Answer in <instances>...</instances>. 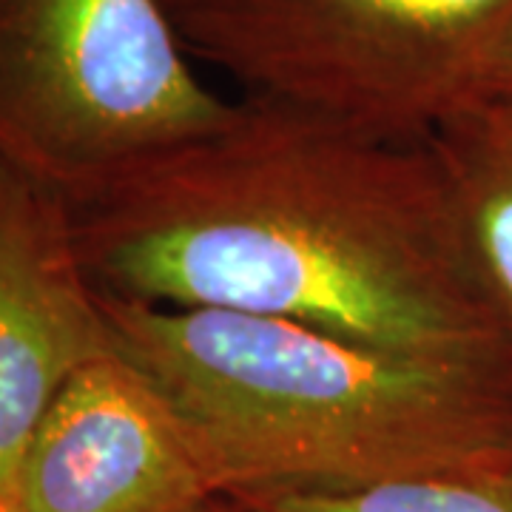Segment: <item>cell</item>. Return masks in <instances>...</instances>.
I'll return each instance as SVG.
<instances>
[{"instance_id": "8992f818", "label": "cell", "mask_w": 512, "mask_h": 512, "mask_svg": "<svg viewBox=\"0 0 512 512\" xmlns=\"http://www.w3.org/2000/svg\"><path fill=\"white\" fill-rule=\"evenodd\" d=\"M117 353L74 211L0 157V493H12L37 424L74 373Z\"/></svg>"}, {"instance_id": "52a82bcc", "label": "cell", "mask_w": 512, "mask_h": 512, "mask_svg": "<svg viewBox=\"0 0 512 512\" xmlns=\"http://www.w3.org/2000/svg\"><path fill=\"white\" fill-rule=\"evenodd\" d=\"M427 140L478 291L512 350V92L470 97Z\"/></svg>"}, {"instance_id": "8fae6325", "label": "cell", "mask_w": 512, "mask_h": 512, "mask_svg": "<svg viewBox=\"0 0 512 512\" xmlns=\"http://www.w3.org/2000/svg\"><path fill=\"white\" fill-rule=\"evenodd\" d=\"M222 512H239V510H237V507H234V504H228V507H225V510H222Z\"/></svg>"}, {"instance_id": "7a4b0ae2", "label": "cell", "mask_w": 512, "mask_h": 512, "mask_svg": "<svg viewBox=\"0 0 512 512\" xmlns=\"http://www.w3.org/2000/svg\"><path fill=\"white\" fill-rule=\"evenodd\" d=\"M103 293V291H100ZM225 501L353 490L512 444V370L444 365L288 319L103 293Z\"/></svg>"}, {"instance_id": "6da1fadb", "label": "cell", "mask_w": 512, "mask_h": 512, "mask_svg": "<svg viewBox=\"0 0 512 512\" xmlns=\"http://www.w3.org/2000/svg\"><path fill=\"white\" fill-rule=\"evenodd\" d=\"M72 211L86 271L117 299L512 370L430 140L245 94L222 126Z\"/></svg>"}, {"instance_id": "ba28073f", "label": "cell", "mask_w": 512, "mask_h": 512, "mask_svg": "<svg viewBox=\"0 0 512 512\" xmlns=\"http://www.w3.org/2000/svg\"><path fill=\"white\" fill-rule=\"evenodd\" d=\"M234 507L239 512H512V444L367 487L256 495Z\"/></svg>"}, {"instance_id": "30bf717a", "label": "cell", "mask_w": 512, "mask_h": 512, "mask_svg": "<svg viewBox=\"0 0 512 512\" xmlns=\"http://www.w3.org/2000/svg\"><path fill=\"white\" fill-rule=\"evenodd\" d=\"M0 512H26L20 507L18 495L15 493H0Z\"/></svg>"}, {"instance_id": "5b68a950", "label": "cell", "mask_w": 512, "mask_h": 512, "mask_svg": "<svg viewBox=\"0 0 512 512\" xmlns=\"http://www.w3.org/2000/svg\"><path fill=\"white\" fill-rule=\"evenodd\" d=\"M26 512H222L225 501L157 387L120 353L74 373L20 458Z\"/></svg>"}, {"instance_id": "3957f363", "label": "cell", "mask_w": 512, "mask_h": 512, "mask_svg": "<svg viewBox=\"0 0 512 512\" xmlns=\"http://www.w3.org/2000/svg\"><path fill=\"white\" fill-rule=\"evenodd\" d=\"M165 0H0V157L72 208L222 126Z\"/></svg>"}, {"instance_id": "277c9868", "label": "cell", "mask_w": 512, "mask_h": 512, "mask_svg": "<svg viewBox=\"0 0 512 512\" xmlns=\"http://www.w3.org/2000/svg\"><path fill=\"white\" fill-rule=\"evenodd\" d=\"M191 57L248 97L427 140L484 86L512 0H165Z\"/></svg>"}, {"instance_id": "9c48e42d", "label": "cell", "mask_w": 512, "mask_h": 512, "mask_svg": "<svg viewBox=\"0 0 512 512\" xmlns=\"http://www.w3.org/2000/svg\"><path fill=\"white\" fill-rule=\"evenodd\" d=\"M484 92H512V35L504 40L501 52L495 55L493 66L484 77V86L478 94Z\"/></svg>"}]
</instances>
